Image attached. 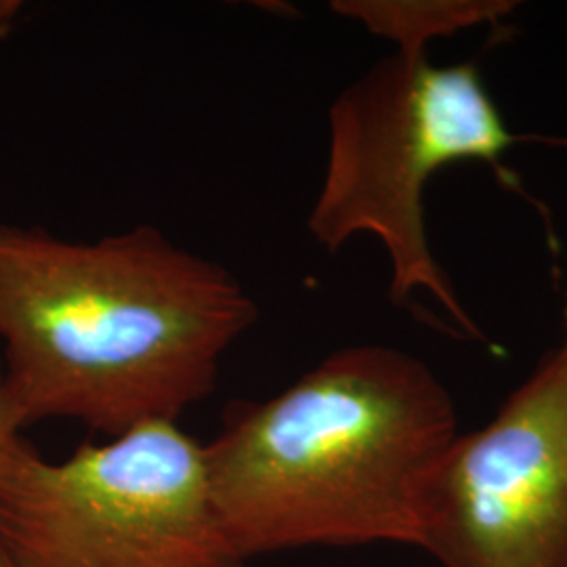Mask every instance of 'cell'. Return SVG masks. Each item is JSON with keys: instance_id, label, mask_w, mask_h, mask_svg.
Instances as JSON below:
<instances>
[{"instance_id": "cell-1", "label": "cell", "mask_w": 567, "mask_h": 567, "mask_svg": "<svg viewBox=\"0 0 567 567\" xmlns=\"http://www.w3.org/2000/svg\"><path fill=\"white\" fill-rule=\"evenodd\" d=\"M257 320L227 267L154 225L79 243L0 224V368L23 429L177 423Z\"/></svg>"}, {"instance_id": "cell-2", "label": "cell", "mask_w": 567, "mask_h": 567, "mask_svg": "<svg viewBox=\"0 0 567 567\" xmlns=\"http://www.w3.org/2000/svg\"><path fill=\"white\" fill-rule=\"evenodd\" d=\"M458 435L452 395L385 344L334 351L265 402H240L204 446L210 496L246 561L307 547L421 545Z\"/></svg>"}, {"instance_id": "cell-3", "label": "cell", "mask_w": 567, "mask_h": 567, "mask_svg": "<svg viewBox=\"0 0 567 567\" xmlns=\"http://www.w3.org/2000/svg\"><path fill=\"white\" fill-rule=\"evenodd\" d=\"M328 122L324 182L307 221L313 240L337 252L360 234L379 238L391 261L393 301L426 290L466 337L484 341L429 250L425 185L447 164L477 161L534 204L503 156L538 137L508 131L475 63L440 68L425 51L402 49L349 84Z\"/></svg>"}, {"instance_id": "cell-4", "label": "cell", "mask_w": 567, "mask_h": 567, "mask_svg": "<svg viewBox=\"0 0 567 567\" xmlns=\"http://www.w3.org/2000/svg\"><path fill=\"white\" fill-rule=\"evenodd\" d=\"M0 548L13 567H248L210 496L204 444L171 421L47 461L0 454Z\"/></svg>"}, {"instance_id": "cell-5", "label": "cell", "mask_w": 567, "mask_h": 567, "mask_svg": "<svg viewBox=\"0 0 567 567\" xmlns=\"http://www.w3.org/2000/svg\"><path fill=\"white\" fill-rule=\"evenodd\" d=\"M442 567H567V372L555 349L487 425L458 433L426 501Z\"/></svg>"}, {"instance_id": "cell-6", "label": "cell", "mask_w": 567, "mask_h": 567, "mask_svg": "<svg viewBox=\"0 0 567 567\" xmlns=\"http://www.w3.org/2000/svg\"><path fill=\"white\" fill-rule=\"evenodd\" d=\"M332 11L360 21L372 34L395 42L402 51H425L426 42L484 21L496 23L513 2L503 0H334Z\"/></svg>"}, {"instance_id": "cell-7", "label": "cell", "mask_w": 567, "mask_h": 567, "mask_svg": "<svg viewBox=\"0 0 567 567\" xmlns=\"http://www.w3.org/2000/svg\"><path fill=\"white\" fill-rule=\"evenodd\" d=\"M21 429L23 423H21L20 412L9 395V389L2 379V368H0V454L16 437H20Z\"/></svg>"}, {"instance_id": "cell-8", "label": "cell", "mask_w": 567, "mask_h": 567, "mask_svg": "<svg viewBox=\"0 0 567 567\" xmlns=\"http://www.w3.org/2000/svg\"><path fill=\"white\" fill-rule=\"evenodd\" d=\"M20 11L18 2H0V39L9 32L13 16Z\"/></svg>"}, {"instance_id": "cell-9", "label": "cell", "mask_w": 567, "mask_h": 567, "mask_svg": "<svg viewBox=\"0 0 567 567\" xmlns=\"http://www.w3.org/2000/svg\"><path fill=\"white\" fill-rule=\"evenodd\" d=\"M566 332H567V299H566ZM561 351V358H564V364H566V372H567V339L566 344L559 349Z\"/></svg>"}, {"instance_id": "cell-10", "label": "cell", "mask_w": 567, "mask_h": 567, "mask_svg": "<svg viewBox=\"0 0 567 567\" xmlns=\"http://www.w3.org/2000/svg\"><path fill=\"white\" fill-rule=\"evenodd\" d=\"M0 567H13L11 566V561L7 559V555L2 553V548H0Z\"/></svg>"}]
</instances>
